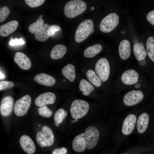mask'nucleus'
<instances>
[{
  "label": "nucleus",
  "instance_id": "c756f323",
  "mask_svg": "<svg viewBox=\"0 0 154 154\" xmlns=\"http://www.w3.org/2000/svg\"><path fill=\"white\" fill-rule=\"evenodd\" d=\"M146 46L148 55L151 60L154 62V37H150L148 38Z\"/></svg>",
  "mask_w": 154,
  "mask_h": 154
},
{
  "label": "nucleus",
  "instance_id": "2eb2a0df",
  "mask_svg": "<svg viewBox=\"0 0 154 154\" xmlns=\"http://www.w3.org/2000/svg\"><path fill=\"white\" fill-rule=\"evenodd\" d=\"M139 77V74L136 71L133 69H129L123 73L121 78L122 82L124 84L131 85L137 82Z\"/></svg>",
  "mask_w": 154,
  "mask_h": 154
},
{
  "label": "nucleus",
  "instance_id": "a18cd8bd",
  "mask_svg": "<svg viewBox=\"0 0 154 154\" xmlns=\"http://www.w3.org/2000/svg\"><path fill=\"white\" fill-rule=\"evenodd\" d=\"M63 80V81L64 82H66V80Z\"/></svg>",
  "mask_w": 154,
  "mask_h": 154
},
{
  "label": "nucleus",
  "instance_id": "cd10ccee",
  "mask_svg": "<svg viewBox=\"0 0 154 154\" xmlns=\"http://www.w3.org/2000/svg\"><path fill=\"white\" fill-rule=\"evenodd\" d=\"M86 75L89 81L95 86L98 87L101 86V81L93 70L91 69L88 70Z\"/></svg>",
  "mask_w": 154,
  "mask_h": 154
},
{
  "label": "nucleus",
  "instance_id": "bb28decb",
  "mask_svg": "<svg viewBox=\"0 0 154 154\" xmlns=\"http://www.w3.org/2000/svg\"><path fill=\"white\" fill-rule=\"evenodd\" d=\"M42 16H39L38 18L36 21L31 24L28 27L29 31L32 34H35L44 25V20L42 19Z\"/></svg>",
  "mask_w": 154,
  "mask_h": 154
},
{
  "label": "nucleus",
  "instance_id": "6e6552de",
  "mask_svg": "<svg viewBox=\"0 0 154 154\" xmlns=\"http://www.w3.org/2000/svg\"><path fill=\"white\" fill-rule=\"evenodd\" d=\"M31 98L26 95L17 100L14 106L15 114L18 116H22L26 114L31 103Z\"/></svg>",
  "mask_w": 154,
  "mask_h": 154
},
{
  "label": "nucleus",
  "instance_id": "c9c22d12",
  "mask_svg": "<svg viewBox=\"0 0 154 154\" xmlns=\"http://www.w3.org/2000/svg\"><path fill=\"white\" fill-rule=\"evenodd\" d=\"M60 27L57 25H53L50 26L49 29L50 35L53 36L56 32L60 30Z\"/></svg>",
  "mask_w": 154,
  "mask_h": 154
},
{
  "label": "nucleus",
  "instance_id": "7ed1b4c3",
  "mask_svg": "<svg viewBox=\"0 0 154 154\" xmlns=\"http://www.w3.org/2000/svg\"><path fill=\"white\" fill-rule=\"evenodd\" d=\"M36 139L38 144L41 147H49L54 143V136L51 128L45 125L42 127L40 131L37 133Z\"/></svg>",
  "mask_w": 154,
  "mask_h": 154
},
{
  "label": "nucleus",
  "instance_id": "ea45409f",
  "mask_svg": "<svg viewBox=\"0 0 154 154\" xmlns=\"http://www.w3.org/2000/svg\"><path fill=\"white\" fill-rule=\"evenodd\" d=\"M140 84L139 83L136 84L135 85V88H139L140 87Z\"/></svg>",
  "mask_w": 154,
  "mask_h": 154
},
{
  "label": "nucleus",
  "instance_id": "f704fd0d",
  "mask_svg": "<svg viewBox=\"0 0 154 154\" xmlns=\"http://www.w3.org/2000/svg\"><path fill=\"white\" fill-rule=\"evenodd\" d=\"M25 42L23 40L22 38L19 39L15 38L14 39L11 37L9 44L11 46H14L15 45H19L23 44H25Z\"/></svg>",
  "mask_w": 154,
  "mask_h": 154
},
{
  "label": "nucleus",
  "instance_id": "b1692460",
  "mask_svg": "<svg viewBox=\"0 0 154 154\" xmlns=\"http://www.w3.org/2000/svg\"><path fill=\"white\" fill-rule=\"evenodd\" d=\"M133 52L136 59L138 61L145 59L147 56L144 47L141 43L136 42L134 44Z\"/></svg>",
  "mask_w": 154,
  "mask_h": 154
},
{
  "label": "nucleus",
  "instance_id": "a211bd4d",
  "mask_svg": "<svg viewBox=\"0 0 154 154\" xmlns=\"http://www.w3.org/2000/svg\"><path fill=\"white\" fill-rule=\"evenodd\" d=\"M118 50L119 54L121 59L125 60L128 58L131 53L129 41L125 39L122 40L119 43Z\"/></svg>",
  "mask_w": 154,
  "mask_h": 154
},
{
  "label": "nucleus",
  "instance_id": "a878e982",
  "mask_svg": "<svg viewBox=\"0 0 154 154\" xmlns=\"http://www.w3.org/2000/svg\"><path fill=\"white\" fill-rule=\"evenodd\" d=\"M79 88L82 94L86 96H88L93 91L94 87L86 80L82 79L80 82Z\"/></svg>",
  "mask_w": 154,
  "mask_h": 154
},
{
  "label": "nucleus",
  "instance_id": "f03ea898",
  "mask_svg": "<svg viewBox=\"0 0 154 154\" xmlns=\"http://www.w3.org/2000/svg\"><path fill=\"white\" fill-rule=\"evenodd\" d=\"M94 24L92 21L87 19L81 22L77 27L75 35L76 42H82L94 31Z\"/></svg>",
  "mask_w": 154,
  "mask_h": 154
},
{
  "label": "nucleus",
  "instance_id": "dca6fc26",
  "mask_svg": "<svg viewBox=\"0 0 154 154\" xmlns=\"http://www.w3.org/2000/svg\"><path fill=\"white\" fill-rule=\"evenodd\" d=\"M18 25L17 21L13 20L2 25L0 27V35L3 37L9 35L15 31Z\"/></svg>",
  "mask_w": 154,
  "mask_h": 154
},
{
  "label": "nucleus",
  "instance_id": "473e14b6",
  "mask_svg": "<svg viewBox=\"0 0 154 154\" xmlns=\"http://www.w3.org/2000/svg\"><path fill=\"white\" fill-rule=\"evenodd\" d=\"M26 3L30 7L34 8L39 6L42 4L45 1L44 0H25Z\"/></svg>",
  "mask_w": 154,
  "mask_h": 154
},
{
  "label": "nucleus",
  "instance_id": "6ab92c4d",
  "mask_svg": "<svg viewBox=\"0 0 154 154\" xmlns=\"http://www.w3.org/2000/svg\"><path fill=\"white\" fill-rule=\"evenodd\" d=\"M72 147L73 150L77 152L84 151L86 148L84 137V133H82L76 136L72 142Z\"/></svg>",
  "mask_w": 154,
  "mask_h": 154
},
{
  "label": "nucleus",
  "instance_id": "37998d69",
  "mask_svg": "<svg viewBox=\"0 0 154 154\" xmlns=\"http://www.w3.org/2000/svg\"><path fill=\"white\" fill-rule=\"evenodd\" d=\"M125 32V30H122L121 31V32L122 34H124Z\"/></svg>",
  "mask_w": 154,
  "mask_h": 154
},
{
  "label": "nucleus",
  "instance_id": "f8f14e48",
  "mask_svg": "<svg viewBox=\"0 0 154 154\" xmlns=\"http://www.w3.org/2000/svg\"><path fill=\"white\" fill-rule=\"evenodd\" d=\"M136 116L133 114L128 115L123 121L122 128V133L126 135L130 134L133 131L136 121Z\"/></svg>",
  "mask_w": 154,
  "mask_h": 154
},
{
  "label": "nucleus",
  "instance_id": "e433bc0d",
  "mask_svg": "<svg viewBox=\"0 0 154 154\" xmlns=\"http://www.w3.org/2000/svg\"><path fill=\"white\" fill-rule=\"evenodd\" d=\"M148 21L154 26V10L149 12L147 16Z\"/></svg>",
  "mask_w": 154,
  "mask_h": 154
},
{
  "label": "nucleus",
  "instance_id": "aec40b11",
  "mask_svg": "<svg viewBox=\"0 0 154 154\" xmlns=\"http://www.w3.org/2000/svg\"><path fill=\"white\" fill-rule=\"evenodd\" d=\"M149 121V116L146 112L141 114L137 121V127L138 132L141 133L144 132L148 127Z\"/></svg>",
  "mask_w": 154,
  "mask_h": 154
},
{
  "label": "nucleus",
  "instance_id": "5701e85b",
  "mask_svg": "<svg viewBox=\"0 0 154 154\" xmlns=\"http://www.w3.org/2000/svg\"><path fill=\"white\" fill-rule=\"evenodd\" d=\"M75 70L74 66L69 63L63 68L62 72L65 77L69 81L73 82L75 78Z\"/></svg>",
  "mask_w": 154,
  "mask_h": 154
},
{
  "label": "nucleus",
  "instance_id": "4468645a",
  "mask_svg": "<svg viewBox=\"0 0 154 154\" xmlns=\"http://www.w3.org/2000/svg\"><path fill=\"white\" fill-rule=\"evenodd\" d=\"M14 59L15 62L23 70H29L31 66V62L30 59L25 54L22 52H16Z\"/></svg>",
  "mask_w": 154,
  "mask_h": 154
},
{
  "label": "nucleus",
  "instance_id": "ddd939ff",
  "mask_svg": "<svg viewBox=\"0 0 154 154\" xmlns=\"http://www.w3.org/2000/svg\"><path fill=\"white\" fill-rule=\"evenodd\" d=\"M19 143L22 148L26 153L32 154L35 152V145L29 136L26 135L22 136L20 139Z\"/></svg>",
  "mask_w": 154,
  "mask_h": 154
},
{
  "label": "nucleus",
  "instance_id": "393cba45",
  "mask_svg": "<svg viewBox=\"0 0 154 154\" xmlns=\"http://www.w3.org/2000/svg\"><path fill=\"white\" fill-rule=\"evenodd\" d=\"M102 45L96 44L87 48L84 52V56L86 58H92L100 52L102 50Z\"/></svg>",
  "mask_w": 154,
  "mask_h": 154
},
{
  "label": "nucleus",
  "instance_id": "7c9ffc66",
  "mask_svg": "<svg viewBox=\"0 0 154 154\" xmlns=\"http://www.w3.org/2000/svg\"><path fill=\"white\" fill-rule=\"evenodd\" d=\"M38 112L41 116L48 118L51 117L52 114V110L46 105L39 107L38 109Z\"/></svg>",
  "mask_w": 154,
  "mask_h": 154
},
{
  "label": "nucleus",
  "instance_id": "412c9836",
  "mask_svg": "<svg viewBox=\"0 0 154 154\" xmlns=\"http://www.w3.org/2000/svg\"><path fill=\"white\" fill-rule=\"evenodd\" d=\"M67 48L63 44H59L54 46L50 53L51 58L54 60L62 58L66 52Z\"/></svg>",
  "mask_w": 154,
  "mask_h": 154
},
{
  "label": "nucleus",
  "instance_id": "4be33fe9",
  "mask_svg": "<svg viewBox=\"0 0 154 154\" xmlns=\"http://www.w3.org/2000/svg\"><path fill=\"white\" fill-rule=\"evenodd\" d=\"M50 26L48 24H44L42 27L35 34V37L38 41L44 42L50 36Z\"/></svg>",
  "mask_w": 154,
  "mask_h": 154
},
{
  "label": "nucleus",
  "instance_id": "c85d7f7f",
  "mask_svg": "<svg viewBox=\"0 0 154 154\" xmlns=\"http://www.w3.org/2000/svg\"><path fill=\"white\" fill-rule=\"evenodd\" d=\"M67 114V111L62 108L59 109L56 111L54 118V123L56 126H59V125L62 122Z\"/></svg>",
  "mask_w": 154,
  "mask_h": 154
},
{
  "label": "nucleus",
  "instance_id": "9d476101",
  "mask_svg": "<svg viewBox=\"0 0 154 154\" xmlns=\"http://www.w3.org/2000/svg\"><path fill=\"white\" fill-rule=\"evenodd\" d=\"M14 101L10 96H5L2 99L0 106V112L1 115L6 117L11 113L13 107Z\"/></svg>",
  "mask_w": 154,
  "mask_h": 154
},
{
  "label": "nucleus",
  "instance_id": "9b49d317",
  "mask_svg": "<svg viewBox=\"0 0 154 154\" xmlns=\"http://www.w3.org/2000/svg\"><path fill=\"white\" fill-rule=\"evenodd\" d=\"M56 98L55 94L52 92H48L39 95L35 99V104L37 106L40 107L54 103Z\"/></svg>",
  "mask_w": 154,
  "mask_h": 154
},
{
  "label": "nucleus",
  "instance_id": "4c0bfd02",
  "mask_svg": "<svg viewBox=\"0 0 154 154\" xmlns=\"http://www.w3.org/2000/svg\"><path fill=\"white\" fill-rule=\"evenodd\" d=\"M67 150L64 147L55 149L52 154H67Z\"/></svg>",
  "mask_w": 154,
  "mask_h": 154
},
{
  "label": "nucleus",
  "instance_id": "1a4fd4ad",
  "mask_svg": "<svg viewBox=\"0 0 154 154\" xmlns=\"http://www.w3.org/2000/svg\"><path fill=\"white\" fill-rule=\"evenodd\" d=\"M142 92L139 90H133L126 94L123 98L125 104L131 106L137 104L141 102L143 98Z\"/></svg>",
  "mask_w": 154,
  "mask_h": 154
},
{
  "label": "nucleus",
  "instance_id": "f3484780",
  "mask_svg": "<svg viewBox=\"0 0 154 154\" xmlns=\"http://www.w3.org/2000/svg\"><path fill=\"white\" fill-rule=\"evenodd\" d=\"M33 79L38 83L47 86H52L56 82L55 79L53 77L44 73L37 74L34 78Z\"/></svg>",
  "mask_w": 154,
  "mask_h": 154
},
{
  "label": "nucleus",
  "instance_id": "423d86ee",
  "mask_svg": "<svg viewBox=\"0 0 154 154\" xmlns=\"http://www.w3.org/2000/svg\"><path fill=\"white\" fill-rule=\"evenodd\" d=\"M100 133L97 128L91 126L86 129L84 133V137L86 148L91 149L94 148L97 145Z\"/></svg>",
  "mask_w": 154,
  "mask_h": 154
},
{
  "label": "nucleus",
  "instance_id": "0eeeda50",
  "mask_svg": "<svg viewBox=\"0 0 154 154\" xmlns=\"http://www.w3.org/2000/svg\"><path fill=\"white\" fill-rule=\"evenodd\" d=\"M95 70L102 82L106 81L109 78L110 71V64L108 60L104 58L99 59L95 64Z\"/></svg>",
  "mask_w": 154,
  "mask_h": 154
},
{
  "label": "nucleus",
  "instance_id": "a19ab883",
  "mask_svg": "<svg viewBox=\"0 0 154 154\" xmlns=\"http://www.w3.org/2000/svg\"><path fill=\"white\" fill-rule=\"evenodd\" d=\"M4 77V75L2 74L1 72H0V79H2Z\"/></svg>",
  "mask_w": 154,
  "mask_h": 154
},
{
  "label": "nucleus",
  "instance_id": "49530a36",
  "mask_svg": "<svg viewBox=\"0 0 154 154\" xmlns=\"http://www.w3.org/2000/svg\"></svg>",
  "mask_w": 154,
  "mask_h": 154
},
{
  "label": "nucleus",
  "instance_id": "39448f33",
  "mask_svg": "<svg viewBox=\"0 0 154 154\" xmlns=\"http://www.w3.org/2000/svg\"><path fill=\"white\" fill-rule=\"evenodd\" d=\"M119 16L115 13H111L104 18L100 25V30L103 32L108 33L113 30L119 23Z\"/></svg>",
  "mask_w": 154,
  "mask_h": 154
},
{
  "label": "nucleus",
  "instance_id": "2f4dec72",
  "mask_svg": "<svg viewBox=\"0 0 154 154\" xmlns=\"http://www.w3.org/2000/svg\"><path fill=\"white\" fill-rule=\"evenodd\" d=\"M10 13L9 9L6 6H3L0 8V22L4 21Z\"/></svg>",
  "mask_w": 154,
  "mask_h": 154
},
{
  "label": "nucleus",
  "instance_id": "f257e3e1",
  "mask_svg": "<svg viewBox=\"0 0 154 154\" xmlns=\"http://www.w3.org/2000/svg\"><path fill=\"white\" fill-rule=\"evenodd\" d=\"M86 7V3L82 0H71L65 5L64 13L68 18H73L83 13Z\"/></svg>",
  "mask_w": 154,
  "mask_h": 154
},
{
  "label": "nucleus",
  "instance_id": "20e7f679",
  "mask_svg": "<svg viewBox=\"0 0 154 154\" xmlns=\"http://www.w3.org/2000/svg\"><path fill=\"white\" fill-rule=\"evenodd\" d=\"M89 108V105L86 101L77 99L72 102L70 111L72 117L77 119L85 116L88 112Z\"/></svg>",
  "mask_w": 154,
  "mask_h": 154
},
{
  "label": "nucleus",
  "instance_id": "72a5a7b5",
  "mask_svg": "<svg viewBox=\"0 0 154 154\" xmlns=\"http://www.w3.org/2000/svg\"><path fill=\"white\" fill-rule=\"evenodd\" d=\"M14 86V83L11 81H3L0 82V90H2L12 88Z\"/></svg>",
  "mask_w": 154,
  "mask_h": 154
},
{
  "label": "nucleus",
  "instance_id": "58836bf2",
  "mask_svg": "<svg viewBox=\"0 0 154 154\" xmlns=\"http://www.w3.org/2000/svg\"><path fill=\"white\" fill-rule=\"evenodd\" d=\"M139 64L142 66H144L146 64V62L145 59H141L139 60Z\"/></svg>",
  "mask_w": 154,
  "mask_h": 154
},
{
  "label": "nucleus",
  "instance_id": "79ce46f5",
  "mask_svg": "<svg viewBox=\"0 0 154 154\" xmlns=\"http://www.w3.org/2000/svg\"><path fill=\"white\" fill-rule=\"evenodd\" d=\"M138 39L137 38H135L133 39V41L134 42H137L138 41Z\"/></svg>",
  "mask_w": 154,
  "mask_h": 154
},
{
  "label": "nucleus",
  "instance_id": "c03bdc74",
  "mask_svg": "<svg viewBox=\"0 0 154 154\" xmlns=\"http://www.w3.org/2000/svg\"><path fill=\"white\" fill-rule=\"evenodd\" d=\"M94 7H92L90 8V10L92 11L94 9Z\"/></svg>",
  "mask_w": 154,
  "mask_h": 154
}]
</instances>
